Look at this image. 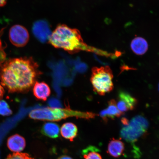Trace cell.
Returning a JSON list of instances; mask_svg holds the SVG:
<instances>
[{
	"label": "cell",
	"instance_id": "obj_20",
	"mask_svg": "<svg viewBox=\"0 0 159 159\" xmlns=\"http://www.w3.org/2000/svg\"><path fill=\"white\" fill-rule=\"evenodd\" d=\"M7 0H0V8L4 7L7 3Z\"/></svg>",
	"mask_w": 159,
	"mask_h": 159
},
{
	"label": "cell",
	"instance_id": "obj_6",
	"mask_svg": "<svg viewBox=\"0 0 159 159\" xmlns=\"http://www.w3.org/2000/svg\"><path fill=\"white\" fill-rule=\"evenodd\" d=\"M9 39L12 44L17 47H22L26 45L29 40L28 31L20 25L13 26L9 32Z\"/></svg>",
	"mask_w": 159,
	"mask_h": 159
},
{
	"label": "cell",
	"instance_id": "obj_9",
	"mask_svg": "<svg viewBox=\"0 0 159 159\" xmlns=\"http://www.w3.org/2000/svg\"><path fill=\"white\" fill-rule=\"evenodd\" d=\"M124 114L119 110L116 101L114 99L109 101L107 108L101 111L100 114L101 117L105 122L108 121L109 119H114Z\"/></svg>",
	"mask_w": 159,
	"mask_h": 159
},
{
	"label": "cell",
	"instance_id": "obj_19",
	"mask_svg": "<svg viewBox=\"0 0 159 159\" xmlns=\"http://www.w3.org/2000/svg\"><path fill=\"white\" fill-rule=\"evenodd\" d=\"M4 89L2 85L0 84V99H2L5 94Z\"/></svg>",
	"mask_w": 159,
	"mask_h": 159
},
{
	"label": "cell",
	"instance_id": "obj_7",
	"mask_svg": "<svg viewBox=\"0 0 159 159\" xmlns=\"http://www.w3.org/2000/svg\"><path fill=\"white\" fill-rule=\"evenodd\" d=\"M138 103L137 99L129 93L122 90L119 91L116 105L119 110L123 114L134 110Z\"/></svg>",
	"mask_w": 159,
	"mask_h": 159
},
{
	"label": "cell",
	"instance_id": "obj_3",
	"mask_svg": "<svg viewBox=\"0 0 159 159\" xmlns=\"http://www.w3.org/2000/svg\"><path fill=\"white\" fill-rule=\"evenodd\" d=\"M95 116V114L91 112H80L69 108L49 107L34 109L29 114L30 118L35 120L51 121H59L70 117L89 119L94 118Z\"/></svg>",
	"mask_w": 159,
	"mask_h": 159
},
{
	"label": "cell",
	"instance_id": "obj_21",
	"mask_svg": "<svg viewBox=\"0 0 159 159\" xmlns=\"http://www.w3.org/2000/svg\"><path fill=\"white\" fill-rule=\"evenodd\" d=\"M57 159H73L72 158L68 156H61L60 157H59Z\"/></svg>",
	"mask_w": 159,
	"mask_h": 159
},
{
	"label": "cell",
	"instance_id": "obj_15",
	"mask_svg": "<svg viewBox=\"0 0 159 159\" xmlns=\"http://www.w3.org/2000/svg\"><path fill=\"white\" fill-rule=\"evenodd\" d=\"M124 150V143L120 140L113 139L108 146L109 154L114 157H118L122 154Z\"/></svg>",
	"mask_w": 159,
	"mask_h": 159
},
{
	"label": "cell",
	"instance_id": "obj_11",
	"mask_svg": "<svg viewBox=\"0 0 159 159\" xmlns=\"http://www.w3.org/2000/svg\"><path fill=\"white\" fill-rule=\"evenodd\" d=\"M34 96L39 100L45 101L51 94V91L49 85L44 82L36 81L33 89Z\"/></svg>",
	"mask_w": 159,
	"mask_h": 159
},
{
	"label": "cell",
	"instance_id": "obj_5",
	"mask_svg": "<svg viewBox=\"0 0 159 159\" xmlns=\"http://www.w3.org/2000/svg\"><path fill=\"white\" fill-rule=\"evenodd\" d=\"M120 131L121 138L127 142H136L147 132L148 121L142 115L135 116L127 124L123 125Z\"/></svg>",
	"mask_w": 159,
	"mask_h": 159
},
{
	"label": "cell",
	"instance_id": "obj_4",
	"mask_svg": "<svg viewBox=\"0 0 159 159\" xmlns=\"http://www.w3.org/2000/svg\"><path fill=\"white\" fill-rule=\"evenodd\" d=\"M113 77L112 70L108 66L93 67L90 80L95 92L104 95L112 91L114 87Z\"/></svg>",
	"mask_w": 159,
	"mask_h": 159
},
{
	"label": "cell",
	"instance_id": "obj_14",
	"mask_svg": "<svg viewBox=\"0 0 159 159\" xmlns=\"http://www.w3.org/2000/svg\"><path fill=\"white\" fill-rule=\"evenodd\" d=\"M41 132L43 135L49 138L56 139L59 136V126L54 123H46L42 127Z\"/></svg>",
	"mask_w": 159,
	"mask_h": 159
},
{
	"label": "cell",
	"instance_id": "obj_12",
	"mask_svg": "<svg viewBox=\"0 0 159 159\" xmlns=\"http://www.w3.org/2000/svg\"><path fill=\"white\" fill-rule=\"evenodd\" d=\"M130 47L135 54L142 55L146 52L148 49V44L144 39L141 37L135 38L131 42Z\"/></svg>",
	"mask_w": 159,
	"mask_h": 159
},
{
	"label": "cell",
	"instance_id": "obj_17",
	"mask_svg": "<svg viewBox=\"0 0 159 159\" xmlns=\"http://www.w3.org/2000/svg\"><path fill=\"white\" fill-rule=\"evenodd\" d=\"M12 114L8 103L6 101L0 99V115L3 116H9Z\"/></svg>",
	"mask_w": 159,
	"mask_h": 159
},
{
	"label": "cell",
	"instance_id": "obj_13",
	"mask_svg": "<svg viewBox=\"0 0 159 159\" xmlns=\"http://www.w3.org/2000/svg\"><path fill=\"white\" fill-rule=\"evenodd\" d=\"M61 133L63 138L72 142L77 136L78 129L72 123H66L61 127Z\"/></svg>",
	"mask_w": 159,
	"mask_h": 159
},
{
	"label": "cell",
	"instance_id": "obj_16",
	"mask_svg": "<svg viewBox=\"0 0 159 159\" xmlns=\"http://www.w3.org/2000/svg\"><path fill=\"white\" fill-rule=\"evenodd\" d=\"M98 152V148L89 146L83 150L82 154L84 159H102Z\"/></svg>",
	"mask_w": 159,
	"mask_h": 159
},
{
	"label": "cell",
	"instance_id": "obj_1",
	"mask_svg": "<svg viewBox=\"0 0 159 159\" xmlns=\"http://www.w3.org/2000/svg\"><path fill=\"white\" fill-rule=\"evenodd\" d=\"M41 74L31 57L9 59L0 66L1 84L9 93L27 92Z\"/></svg>",
	"mask_w": 159,
	"mask_h": 159
},
{
	"label": "cell",
	"instance_id": "obj_2",
	"mask_svg": "<svg viewBox=\"0 0 159 159\" xmlns=\"http://www.w3.org/2000/svg\"><path fill=\"white\" fill-rule=\"evenodd\" d=\"M49 41L56 48H61L73 53L80 50L96 51L89 47L83 41L78 30L65 25H60L52 34Z\"/></svg>",
	"mask_w": 159,
	"mask_h": 159
},
{
	"label": "cell",
	"instance_id": "obj_22",
	"mask_svg": "<svg viewBox=\"0 0 159 159\" xmlns=\"http://www.w3.org/2000/svg\"><path fill=\"white\" fill-rule=\"evenodd\" d=\"M158 90H159V84H158Z\"/></svg>",
	"mask_w": 159,
	"mask_h": 159
},
{
	"label": "cell",
	"instance_id": "obj_10",
	"mask_svg": "<svg viewBox=\"0 0 159 159\" xmlns=\"http://www.w3.org/2000/svg\"><path fill=\"white\" fill-rule=\"evenodd\" d=\"M25 140L22 136L18 134L12 136L8 139L7 146L9 150L15 152H20L25 149Z\"/></svg>",
	"mask_w": 159,
	"mask_h": 159
},
{
	"label": "cell",
	"instance_id": "obj_8",
	"mask_svg": "<svg viewBox=\"0 0 159 159\" xmlns=\"http://www.w3.org/2000/svg\"><path fill=\"white\" fill-rule=\"evenodd\" d=\"M33 31L35 37L41 42H45L50 37V30L48 24L44 21L35 22L33 26Z\"/></svg>",
	"mask_w": 159,
	"mask_h": 159
},
{
	"label": "cell",
	"instance_id": "obj_18",
	"mask_svg": "<svg viewBox=\"0 0 159 159\" xmlns=\"http://www.w3.org/2000/svg\"><path fill=\"white\" fill-rule=\"evenodd\" d=\"M6 159H34L27 153H25L14 152L7 156Z\"/></svg>",
	"mask_w": 159,
	"mask_h": 159
}]
</instances>
